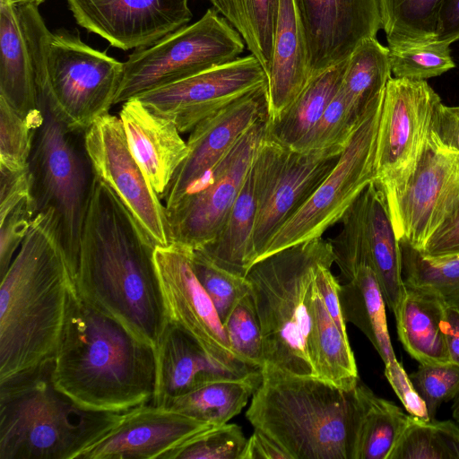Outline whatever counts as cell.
Masks as SVG:
<instances>
[{
  "instance_id": "obj_1",
  "label": "cell",
  "mask_w": 459,
  "mask_h": 459,
  "mask_svg": "<svg viewBox=\"0 0 459 459\" xmlns=\"http://www.w3.org/2000/svg\"><path fill=\"white\" fill-rule=\"evenodd\" d=\"M154 249L118 197L94 175L78 249L68 264L74 291L156 350L169 320Z\"/></svg>"
},
{
  "instance_id": "obj_2",
  "label": "cell",
  "mask_w": 459,
  "mask_h": 459,
  "mask_svg": "<svg viewBox=\"0 0 459 459\" xmlns=\"http://www.w3.org/2000/svg\"><path fill=\"white\" fill-rule=\"evenodd\" d=\"M54 209L37 213L0 285V382L54 359L74 290Z\"/></svg>"
},
{
  "instance_id": "obj_3",
  "label": "cell",
  "mask_w": 459,
  "mask_h": 459,
  "mask_svg": "<svg viewBox=\"0 0 459 459\" xmlns=\"http://www.w3.org/2000/svg\"><path fill=\"white\" fill-rule=\"evenodd\" d=\"M57 390L81 407L123 412L152 401L156 350L74 291L53 359Z\"/></svg>"
},
{
  "instance_id": "obj_4",
  "label": "cell",
  "mask_w": 459,
  "mask_h": 459,
  "mask_svg": "<svg viewBox=\"0 0 459 459\" xmlns=\"http://www.w3.org/2000/svg\"><path fill=\"white\" fill-rule=\"evenodd\" d=\"M363 386L359 379L353 388L342 389L264 366L246 417L291 459H351Z\"/></svg>"
},
{
  "instance_id": "obj_5",
  "label": "cell",
  "mask_w": 459,
  "mask_h": 459,
  "mask_svg": "<svg viewBox=\"0 0 459 459\" xmlns=\"http://www.w3.org/2000/svg\"><path fill=\"white\" fill-rule=\"evenodd\" d=\"M333 263L331 241L316 238L264 257L248 269L245 277L261 326L264 367L316 377L310 358L316 275L320 266Z\"/></svg>"
},
{
  "instance_id": "obj_6",
  "label": "cell",
  "mask_w": 459,
  "mask_h": 459,
  "mask_svg": "<svg viewBox=\"0 0 459 459\" xmlns=\"http://www.w3.org/2000/svg\"><path fill=\"white\" fill-rule=\"evenodd\" d=\"M52 370L53 359L0 382V459H77L120 420L75 403Z\"/></svg>"
},
{
  "instance_id": "obj_7",
  "label": "cell",
  "mask_w": 459,
  "mask_h": 459,
  "mask_svg": "<svg viewBox=\"0 0 459 459\" xmlns=\"http://www.w3.org/2000/svg\"><path fill=\"white\" fill-rule=\"evenodd\" d=\"M29 160L35 215L54 209L67 264L75 256L94 173L83 133L68 129L45 106Z\"/></svg>"
},
{
  "instance_id": "obj_8",
  "label": "cell",
  "mask_w": 459,
  "mask_h": 459,
  "mask_svg": "<svg viewBox=\"0 0 459 459\" xmlns=\"http://www.w3.org/2000/svg\"><path fill=\"white\" fill-rule=\"evenodd\" d=\"M214 8L195 22L135 49L124 63L115 104L230 63L242 54L240 34Z\"/></svg>"
},
{
  "instance_id": "obj_9",
  "label": "cell",
  "mask_w": 459,
  "mask_h": 459,
  "mask_svg": "<svg viewBox=\"0 0 459 459\" xmlns=\"http://www.w3.org/2000/svg\"><path fill=\"white\" fill-rule=\"evenodd\" d=\"M48 82L39 94L68 129L85 132L108 114L120 86L124 63L94 49L65 30L51 33L47 55Z\"/></svg>"
},
{
  "instance_id": "obj_10",
  "label": "cell",
  "mask_w": 459,
  "mask_h": 459,
  "mask_svg": "<svg viewBox=\"0 0 459 459\" xmlns=\"http://www.w3.org/2000/svg\"><path fill=\"white\" fill-rule=\"evenodd\" d=\"M330 241L334 263L347 280L339 291L345 322L353 324L370 341L385 364L386 379L409 414L429 420L392 346L385 302L372 266L364 222L358 218L345 220L339 234Z\"/></svg>"
},
{
  "instance_id": "obj_11",
  "label": "cell",
  "mask_w": 459,
  "mask_h": 459,
  "mask_svg": "<svg viewBox=\"0 0 459 459\" xmlns=\"http://www.w3.org/2000/svg\"><path fill=\"white\" fill-rule=\"evenodd\" d=\"M384 96L385 92L368 107L335 166L274 234L261 259L290 246L322 238L327 229L342 221L366 187L376 181L377 132Z\"/></svg>"
},
{
  "instance_id": "obj_12",
  "label": "cell",
  "mask_w": 459,
  "mask_h": 459,
  "mask_svg": "<svg viewBox=\"0 0 459 459\" xmlns=\"http://www.w3.org/2000/svg\"><path fill=\"white\" fill-rule=\"evenodd\" d=\"M344 147L300 152L267 134L254 160L256 218L254 264L274 234L304 204L338 161Z\"/></svg>"
},
{
  "instance_id": "obj_13",
  "label": "cell",
  "mask_w": 459,
  "mask_h": 459,
  "mask_svg": "<svg viewBox=\"0 0 459 459\" xmlns=\"http://www.w3.org/2000/svg\"><path fill=\"white\" fill-rule=\"evenodd\" d=\"M440 101L426 80L391 77L386 84L377 132L376 182L385 194L389 210L417 171Z\"/></svg>"
},
{
  "instance_id": "obj_14",
  "label": "cell",
  "mask_w": 459,
  "mask_h": 459,
  "mask_svg": "<svg viewBox=\"0 0 459 459\" xmlns=\"http://www.w3.org/2000/svg\"><path fill=\"white\" fill-rule=\"evenodd\" d=\"M268 126L267 115L259 118L199 185L175 205L166 208L171 244L197 249L215 238L267 134Z\"/></svg>"
},
{
  "instance_id": "obj_15",
  "label": "cell",
  "mask_w": 459,
  "mask_h": 459,
  "mask_svg": "<svg viewBox=\"0 0 459 459\" xmlns=\"http://www.w3.org/2000/svg\"><path fill=\"white\" fill-rule=\"evenodd\" d=\"M92 171L118 197L155 247L171 244L166 206L134 160L119 117L106 114L83 133Z\"/></svg>"
},
{
  "instance_id": "obj_16",
  "label": "cell",
  "mask_w": 459,
  "mask_h": 459,
  "mask_svg": "<svg viewBox=\"0 0 459 459\" xmlns=\"http://www.w3.org/2000/svg\"><path fill=\"white\" fill-rule=\"evenodd\" d=\"M153 259L169 322L233 372L247 376L262 371L234 354L215 306L193 270L190 248L177 244L155 247Z\"/></svg>"
},
{
  "instance_id": "obj_17",
  "label": "cell",
  "mask_w": 459,
  "mask_h": 459,
  "mask_svg": "<svg viewBox=\"0 0 459 459\" xmlns=\"http://www.w3.org/2000/svg\"><path fill=\"white\" fill-rule=\"evenodd\" d=\"M265 82L264 69L250 54L134 99L186 133Z\"/></svg>"
},
{
  "instance_id": "obj_18",
  "label": "cell",
  "mask_w": 459,
  "mask_h": 459,
  "mask_svg": "<svg viewBox=\"0 0 459 459\" xmlns=\"http://www.w3.org/2000/svg\"><path fill=\"white\" fill-rule=\"evenodd\" d=\"M189 0H66L75 22L123 49L147 48L187 25Z\"/></svg>"
},
{
  "instance_id": "obj_19",
  "label": "cell",
  "mask_w": 459,
  "mask_h": 459,
  "mask_svg": "<svg viewBox=\"0 0 459 459\" xmlns=\"http://www.w3.org/2000/svg\"><path fill=\"white\" fill-rule=\"evenodd\" d=\"M214 427L149 402L124 411L77 459H171L185 444Z\"/></svg>"
},
{
  "instance_id": "obj_20",
  "label": "cell",
  "mask_w": 459,
  "mask_h": 459,
  "mask_svg": "<svg viewBox=\"0 0 459 459\" xmlns=\"http://www.w3.org/2000/svg\"><path fill=\"white\" fill-rule=\"evenodd\" d=\"M307 48L309 79L347 60L382 29L379 0H294Z\"/></svg>"
},
{
  "instance_id": "obj_21",
  "label": "cell",
  "mask_w": 459,
  "mask_h": 459,
  "mask_svg": "<svg viewBox=\"0 0 459 459\" xmlns=\"http://www.w3.org/2000/svg\"><path fill=\"white\" fill-rule=\"evenodd\" d=\"M267 114V85L252 90L198 123L186 142L188 153L162 199L170 208L191 192L259 118Z\"/></svg>"
},
{
  "instance_id": "obj_22",
  "label": "cell",
  "mask_w": 459,
  "mask_h": 459,
  "mask_svg": "<svg viewBox=\"0 0 459 459\" xmlns=\"http://www.w3.org/2000/svg\"><path fill=\"white\" fill-rule=\"evenodd\" d=\"M459 199V154L431 143L406 191L389 210L396 237L420 250Z\"/></svg>"
},
{
  "instance_id": "obj_23",
  "label": "cell",
  "mask_w": 459,
  "mask_h": 459,
  "mask_svg": "<svg viewBox=\"0 0 459 459\" xmlns=\"http://www.w3.org/2000/svg\"><path fill=\"white\" fill-rule=\"evenodd\" d=\"M129 149L160 199L188 153L176 125L146 108L138 99L119 111Z\"/></svg>"
},
{
  "instance_id": "obj_24",
  "label": "cell",
  "mask_w": 459,
  "mask_h": 459,
  "mask_svg": "<svg viewBox=\"0 0 459 459\" xmlns=\"http://www.w3.org/2000/svg\"><path fill=\"white\" fill-rule=\"evenodd\" d=\"M245 377L212 359L178 326L168 323L156 347L155 405L167 403L206 383Z\"/></svg>"
},
{
  "instance_id": "obj_25",
  "label": "cell",
  "mask_w": 459,
  "mask_h": 459,
  "mask_svg": "<svg viewBox=\"0 0 459 459\" xmlns=\"http://www.w3.org/2000/svg\"><path fill=\"white\" fill-rule=\"evenodd\" d=\"M309 80L305 38L294 0H280L272 59L266 71L267 114L276 120Z\"/></svg>"
},
{
  "instance_id": "obj_26",
  "label": "cell",
  "mask_w": 459,
  "mask_h": 459,
  "mask_svg": "<svg viewBox=\"0 0 459 459\" xmlns=\"http://www.w3.org/2000/svg\"><path fill=\"white\" fill-rule=\"evenodd\" d=\"M0 98L37 129L44 115L35 91L26 39L12 0H0Z\"/></svg>"
},
{
  "instance_id": "obj_27",
  "label": "cell",
  "mask_w": 459,
  "mask_h": 459,
  "mask_svg": "<svg viewBox=\"0 0 459 459\" xmlns=\"http://www.w3.org/2000/svg\"><path fill=\"white\" fill-rule=\"evenodd\" d=\"M364 195V225L372 266L385 305L395 316L405 294L399 240L382 187L374 181Z\"/></svg>"
},
{
  "instance_id": "obj_28",
  "label": "cell",
  "mask_w": 459,
  "mask_h": 459,
  "mask_svg": "<svg viewBox=\"0 0 459 459\" xmlns=\"http://www.w3.org/2000/svg\"><path fill=\"white\" fill-rule=\"evenodd\" d=\"M446 306L434 294L405 286L394 316L399 340L420 364L451 362L442 329Z\"/></svg>"
},
{
  "instance_id": "obj_29",
  "label": "cell",
  "mask_w": 459,
  "mask_h": 459,
  "mask_svg": "<svg viewBox=\"0 0 459 459\" xmlns=\"http://www.w3.org/2000/svg\"><path fill=\"white\" fill-rule=\"evenodd\" d=\"M255 218L256 197L252 165L218 235L212 241L197 249L217 265L245 276L254 264L253 235Z\"/></svg>"
},
{
  "instance_id": "obj_30",
  "label": "cell",
  "mask_w": 459,
  "mask_h": 459,
  "mask_svg": "<svg viewBox=\"0 0 459 459\" xmlns=\"http://www.w3.org/2000/svg\"><path fill=\"white\" fill-rule=\"evenodd\" d=\"M262 381V371L202 385L169 400L166 407L215 427L240 413Z\"/></svg>"
},
{
  "instance_id": "obj_31",
  "label": "cell",
  "mask_w": 459,
  "mask_h": 459,
  "mask_svg": "<svg viewBox=\"0 0 459 459\" xmlns=\"http://www.w3.org/2000/svg\"><path fill=\"white\" fill-rule=\"evenodd\" d=\"M347 60L311 77L286 110L276 120L269 122L268 135L289 147L300 141L339 91Z\"/></svg>"
},
{
  "instance_id": "obj_32",
  "label": "cell",
  "mask_w": 459,
  "mask_h": 459,
  "mask_svg": "<svg viewBox=\"0 0 459 459\" xmlns=\"http://www.w3.org/2000/svg\"><path fill=\"white\" fill-rule=\"evenodd\" d=\"M310 358L320 379L342 389L353 388L359 380L349 338L331 318L317 286L313 299Z\"/></svg>"
},
{
  "instance_id": "obj_33",
  "label": "cell",
  "mask_w": 459,
  "mask_h": 459,
  "mask_svg": "<svg viewBox=\"0 0 459 459\" xmlns=\"http://www.w3.org/2000/svg\"><path fill=\"white\" fill-rule=\"evenodd\" d=\"M409 419L410 414L364 385L351 459H388Z\"/></svg>"
},
{
  "instance_id": "obj_34",
  "label": "cell",
  "mask_w": 459,
  "mask_h": 459,
  "mask_svg": "<svg viewBox=\"0 0 459 459\" xmlns=\"http://www.w3.org/2000/svg\"><path fill=\"white\" fill-rule=\"evenodd\" d=\"M391 74L389 48L377 38L364 40L350 56L341 90L357 116L385 92Z\"/></svg>"
},
{
  "instance_id": "obj_35",
  "label": "cell",
  "mask_w": 459,
  "mask_h": 459,
  "mask_svg": "<svg viewBox=\"0 0 459 459\" xmlns=\"http://www.w3.org/2000/svg\"><path fill=\"white\" fill-rule=\"evenodd\" d=\"M35 211L27 170L0 175V276L9 268L25 238Z\"/></svg>"
},
{
  "instance_id": "obj_36",
  "label": "cell",
  "mask_w": 459,
  "mask_h": 459,
  "mask_svg": "<svg viewBox=\"0 0 459 459\" xmlns=\"http://www.w3.org/2000/svg\"><path fill=\"white\" fill-rule=\"evenodd\" d=\"M240 34L248 50L269 67L280 0H208Z\"/></svg>"
},
{
  "instance_id": "obj_37",
  "label": "cell",
  "mask_w": 459,
  "mask_h": 459,
  "mask_svg": "<svg viewBox=\"0 0 459 459\" xmlns=\"http://www.w3.org/2000/svg\"><path fill=\"white\" fill-rule=\"evenodd\" d=\"M442 0H379L382 29L389 48L432 42Z\"/></svg>"
},
{
  "instance_id": "obj_38",
  "label": "cell",
  "mask_w": 459,
  "mask_h": 459,
  "mask_svg": "<svg viewBox=\"0 0 459 459\" xmlns=\"http://www.w3.org/2000/svg\"><path fill=\"white\" fill-rule=\"evenodd\" d=\"M399 245L404 286L429 291L446 306L459 308V254L430 259L403 238Z\"/></svg>"
},
{
  "instance_id": "obj_39",
  "label": "cell",
  "mask_w": 459,
  "mask_h": 459,
  "mask_svg": "<svg viewBox=\"0 0 459 459\" xmlns=\"http://www.w3.org/2000/svg\"><path fill=\"white\" fill-rule=\"evenodd\" d=\"M388 459H459V427L452 420L409 421Z\"/></svg>"
},
{
  "instance_id": "obj_40",
  "label": "cell",
  "mask_w": 459,
  "mask_h": 459,
  "mask_svg": "<svg viewBox=\"0 0 459 459\" xmlns=\"http://www.w3.org/2000/svg\"><path fill=\"white\" fill-rule=\"evenodd\" d=\"M222 325L234 354L247 366L262 369V332L250 290L238 300Z\"/></svg>"
},
{
  "instance_id": "obj_41",
  "label": "cell",
  "mask_w": 459,
  "mask_h": 459,
  "mask_svg": "<svg viewBox=\"0 0 459 459\" xmlns=\"http://www.w3.org/2000/svg\"><path fill=\"white\" fill-rule=\"evenodd\" d=\"M360 117L351 109L340 87L311 130L290 148L310 152L344 147Z\"/></svg>"
},
{
  "instance_id": "obj_42",
  "label": "cell",
  "mask_w": 459,
  "mask_h": 459,
  "mask_svg": "<svg viewBox=\"0 0 459 459\" xmlns=\"http://www.w3.org/2000/svg\"><path fill=\"white\" fill-rule=\"evenodd\" d=\"M193 270L211 298L221 323L245 294L249 292V282L245 276L231 273L212 262L199 249L190 248Z\"/></svg>"
},
{
  "instance_id": "obj_43",
  "label": "cell",
  "mask_w": 459,
  "mask_h": 459,
  "mask_svg": "<svg viewBox=\"0 0 459 459\" xmlns=\"http://www.w3.org/2000/svg\"><path fill=\"white\" fill-rule=\"evenodd\" d=\"M389 59L394 77L411 80H427L455 67L449 46L437 42L389 48Z\"/></svg>"
},
{
  "instance_id": "obj_44",
  "label": "cell",
  "mask_w": 459,
  "mask_h": 459,
  "mask_svg": "<svg viewBox=\"0 0 459 459\" xmlns=\"http://www.w3.org/2000/svg\"><path fill=\"white\" fill-rule=\"evenodd\" d=\"M35 130L0 98V169L14 172L29 166Z\"/></svg>"
},
{
  "instance_id": "obj_45",
  "label": "cell",
  "mask_w": 459,
  "mask_h": 459,
  "mask_svg": "<svg viewBox=\"0 0 459 459\" xmlns=\"http://www.w3.org/2000/svg\"><path fill=\"white\" fill-rule=\"evenodd\" d=\"M408 377L425 405L429 420H435L442 403L455 399L459 394L458 364H420Z\"/></svg>"
},
{
  "instance_id": "obj_46",
  "label": "cell",
  "mask_w": 459,
  "mask_h": 459,
  "mask_svg": "<svg viewBox=\"0 0 459 459\" xmlns=\"http://www.w3.org/2000/svg\"><path fill=\"white\" fill-rule=\"evenodd\" d=\"M247 440L240 426L225 423L195 437L171 459H240Z\"/></svg>"
},
{
  "instance_id": "obj_47",
  "label": "cell",
  "mask_w": 459,
  "mask_h": 459,
  "mask_svg": "<svg viewBox=\"0 0 459 459\" xmlns=\"http://www.w3.org/2000/svg\"><path fill=\"white\" fill-rule=\"evenodd\" d=\"M419 251L430 259L459 254V199Z\"/></svg>"
},
{
  "instance_id": "obj_48",
  "label": "cell",
  "mask_w": 459,
  "mask_h": 459,
  "mask_svg": "<svg viewBox=\"0 0 459 459\" xmlns=\"http://www.w3.org/2000/svg\"><path fill=\"white\" fill-rule=\"evenodd\" d=\"M429 143L437 149L459 154V106H436L430 122Z\"/></svg>"
},
{
  "instance_id": "obj_49",
  "label": "cell",
  "mask_w": 459,
  "mask_h": 459,
  "mask_svg": "<svg viewBox=\"0 0 459 459\" xmlns=\"http://www.w3.org/2000/svg\"><path fill=\"white\" fill-rule=\"evenodd\" d=\"M331 267V264H325L319 267L316 275V283L321 299L331 318L342 333L345 337H348L346 322L342 316L339 298L341 284L336 277L332 273Z\"/></svg>"
},
{
  "instance_id": "obj_50",
  "label": "cell",
  "mask_w": 459,
  "mask_h": 459,
  "mask_svg": "<svg viewBox=\"0 0 459 459\" xmlns=\"http://www.w3.org/2000/svg\"><path fill=\"white\" fill-rule=\"evenodd\" d=\"M459 40V0H442L432 42L450 46Z\"/></svg>"
},
{
  "instance_id": "obj_51",
  "label": "cell",
  "mask_w": 459,
  "mask_h": 459,
  "mask_svg": "<svg viewBox=\"0 0 459 459\" xmlns=\"http://www.w3.org/2000/svg\"><path fill=\"white\" fill-rule=\"evenodd\" d=\"M240 459H291L290 455L272 437L254 429L247 438Z\"/></svg>"
},
{
  "instance_id": "obj_52",
  "label": "cell",
  "mask_w": 459,
  "mask_h": 459,
  "mask_svg": "<svg viewBox=\"0 0 459 459\" xmlns=\"http://www.w3.org/2000/svg\"><path fill=\"white\" fill-rule=\"evenodd\" d=\"M442 329L450 361L459 365V308L446 306Z\"/></svg>"
},
{
  "instance_id": "obj_53",
  "label": "cell",
  "mask_w": 459,
  "mask_h": 459,
  "mask_svg": "<svg viewBox=\"0 0 459 459\" xmlns=\"http://www.w3.org/2000/svg\"><path fill=\"white\" fill-rule=\"evenodd\" d=\"M452 414L455 420L459 422V394L454 399V403L452 405Z\"/></svg>"
},
{
  "instance_id": "obj_54",
  "label": "cell",
  "mask_w": 459,
  "mask_h": 459,
  "mask_svg": "<svg viewBox=\"0 0 459 459\" xmlns=\"http://www.w3.org/2000/svg\"><path fill=\"white\" fill-rule=\"evenodd\" d=\"M13 3L15 4H27V3H31V4H35L37 5L40 4L41 3H43L44 1L46 0H12Z\"/></svg>"
}]
</instances>
